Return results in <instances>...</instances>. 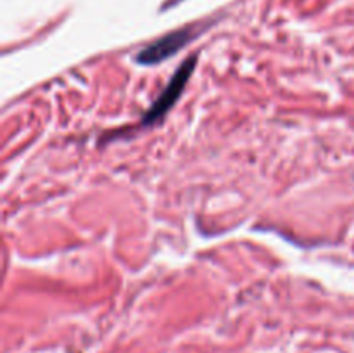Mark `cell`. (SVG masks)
Masks as SVG:
<instances>
[{
	"instance_id": "cell-1",
	"label": "cell",
	"mask_w": 354,
	"mask_h": 353,
	"mask_svg": "<svg viewBox=\"0 0 354 353\" xmlns=\"http://www.w3.org/2000/svg\"><path fill=\"white\" fill-rule=\"evenodd\" d=\"M196 61H197L196 57L187 59V61L176 69V73L171 76V80H169L168 87L162 90L161 96L156 99V102H152V106L149 107L147 113L144 114V118H142V125L156 123V121L161 120V118L168 113L169 107L178 100L180 93H182L183 89H185L187 80H189V76L192 75L194 68H196Z\"/></svg>"
},
{
	"instance_id": "cell-2",
	"label": "cell",
	"mask_w": 354,
	"mask_h": 353,
	"mask_svg": "<svg viewBox=\"0 0 354 353\" xmlns=\"http://www.w3.org/2000/svg\"><path fill=\"white\" fill-rule=\"evenodd\" d=\"M194 30L192 28H183V30L171 31V33L165 35L159 40L152 42L147 47L142 48L140 54L137 55V61L140 64L151 66V64H159L165 59L175 55L180 48L185 47L190 40L194 38Z\"/></svg>"
}]
</instances>
